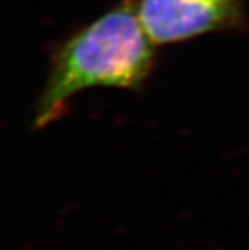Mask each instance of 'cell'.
<instances>
[{
    "instance_id": "cell-1",
    "label": "cell",
    "mask_w": 249,
    "mask_h": 250,
    "mask_svg": "<svg viewBox=\"0 0 249 250\" xmlns=\"http://www.w3.org/2000/svg\"><path fill=\"white\" fill-rule=\"evenodd\" d=\"M156 62V45L144 32L132 0H122L53 51L36 104L35 127L44 129L62 119L71 99L86 88H141Z\"/></svg>"
},
{
    "instance_id": "cell-2",
    "label": "cell",
    "mask_w": 249,
    "mask_h": 250,
    "mask_svg": "<svg viewBox=\"0 0 249 250\" xmlns=\"http://www.w3.org/2000/svg\"><path fill=\"white\" fill-rule=\"evenodd\" d=\"M132 3L156 47L216 32H239L248 26L245 0H132Z\"/></svg>"
}]
</instances>
